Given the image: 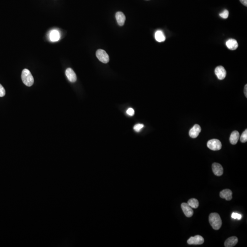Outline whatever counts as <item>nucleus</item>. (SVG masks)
<instances>
[{"instance_id": "7ed1b4c3", "label": "nucleus", "mask_w": 247, "mask_h": 247, "mask_svg": "<svg viewBox=\"0 0 247 247\" xmlns=\"http://www.w3.org/2000/svg\"><path fill=\"white\" fill-rule=\"evenodd\" d=\"M207 146L209 149L213 151H218L222 147L221 143L217 139H211L207 143Z\"/></svg>"}, {"instance_id": "393cba45", "label": "nucleus", "mask_w": 247, "mask_h": 247, "mask_svg": "<svg viewBox=\"0 0 247 247\" xmlns=\"http://www.w3.org/2000/svg\"><path fill=\"white\" fill-rule=\"evenodd\" d=\"M240 2L245 6H247V0H240Z\"/></svg>"}, {"instance_id": "5701e85b", "label": "nucleus", "mask_w": 247, "mask_h": 247, "mask_svg": "<svg viewBox=\"0 0 247 247\" xmlns=\"http://www.w3.org/2000/svg\"><path fill=\"white\" fill-rule=\"evenodd\" d=\"M6 94V91L3 87L0 84V97H4Z\"/></svg>"}, {"instance_id": "6e6552de", "label": "nucleus", "mask_w": 247, "mask_h": 247, "mask_svg": "<svg viewBox=\"0 0 247 247\" xmlns=\"http://www.w3.org/2000/svg\"><path fill=\"white\" fill-rule=\"evenodd\" d=\"M212 169L213 173L217 176L222 175L223 173V168L222 166L219 163H213L212 165Z\"/></svg>"}, {"instance_id": "a878e982", "label": "nucleus", "mask_w": 247, "mask_h": 247, "mask_svg": "<svg viewBox=\"0 0 247 247\" xmlns=\"http://www.w3.org/2000/svg\"><path fill=\"white\" fill-rule=\"evenodd\" d=\"M247 85L246 84L245 85V87H244V94H245V97L246 98H247Z\"/></svg>"}, {"instance_id": "9d476101", "label": "nucleus", "mask_w": 247, "mask_h": 247, "mask_svg": "<svg viewBox=\"0 0 247 247\" xmlns=\"http://www.w3.org/2000/svg\"><path fill=\"white\" fill-rule=\"evenodd\" d=\"M66 75L67 78L71 82H75L77 81V76L74 71L70 68H68L66 71Z\"/></svg>"}, {"instance_id": "6ab92c4d", "label": "nucleus", "mask_w": 247, "mask_h": 247, "mask_svg": "<svg viewBox=\"0 0 247 247\" xmlns=\"http://www.w3.org/2000/svg\"><path fill=\"white\" fill-rule=\"evenodd\" d=\"M240 141L241 142L243 143H245L247 142V130L246 129L242 134L241 135V137H240Z\"/></svg>"}, {"instance_id": "f03ea898", "label": "nucleus", "mask_w": 247, "mask_h": 247, "mask_svg": "<svg viewBox=\"0 0 247 247\" xmlns=\"http://www.w3.org/2000/svg\"><path fill=\"white\" fill-rule=\"evenodd\" d=\"M21 77L23 82L27 86L30 87L33 85L34 79L28 69H25L23 71Z\"/></svg>"}, {"instance_id": "aec40b11", "label": "nucleus", "mask_w": 247, "mask_h": 247, "mask_svg": "<svg viewBox=\"0 0 247 247\" xmlns=\"http://www.w3.org/2000/svg\"><path fill=\"white\" fill-rule=\"evenodd\" d=\"M219 15H220V17H222V18H224V19H227V18H228V15H229V12H228V10H224L222 12H221V13L219 14Z\"/></svg>"}, {"instance_id": "39448f33", "label": "nucleus", "mask_w": 247, "mask_h": 247, "mask_svg": "<svg viewBox=\"0 0 247 247\" xmlns=\"http://www.w3.org/2000/svg\"><path fill=\"white\" fill-rule=\"evenodd\" d=\"M204 242V238L200 235H196L195 237H191L187 241L188 243L190 245H200L203 244Z\"/></svg>"}, {"instance_id": "2eb2a0df", "label": "nucleus", "mask_w": 247, "mask_h": 247, "mask_svg": "<svg viewBox=\"0 0 247 247\" xmlns=\"http://www.w3.org/2000/svg\"><path fill=\"white\" fill-rule=\"evenodd\" d=\"M49 38L52 42H56L60 39V34L57 30H53L50 32Z\"/></svg>"}, {"instance_id": "0eeeda50", "label": "nucleus", "mask_w": 247, "mask_h": 247, "mask_svg": "<svg viewBox=\"0 0 247 247\" xmlns=\"http://www.w3.org/2000/svg\"><path fill=\"white\" fill-rule=\"evenodd\" d=\"M181 208L185 216L187 217H191L193 215L194 211L192 208L187 203H182L181 204Z\"/></svg>"}, {"instance_id": "423d86ee", "label": "nucleus", "mask_w": 247, "mask_h": 247, "mask_svg": "<svg viewBox=\"0 0 247 247\" xmlns=\"http://www.w3.org/2000/svg\"><path fill=\"white\" fill-rule=\"evenodd\" d=\"M215 73L219 80H223L226 77V71L222 66L216 67L215 70Z\"/></svg>"}, {"instance_id": "f8f14e48", "label": "nucleus", "mask_w": 247, "mask_h": 247, "mask_svg": "<svg viewBox=\"0 0 247 247\" xmlns=\"http://www.w3.org/2000/svg\"><path fill=\"white\" fill-rule=\"evenodd\" d=\"M238 242V238L236 237H231L225 241L224 245L226 247H234Z\"/></svg>"}, {"instance_id": "dca6fc26", "label": "nucleus", "mask_w": 247, "mask_h": 247, "mask_svg": "<svg viewBox=\"0 0 247 247\" xmlns=\"http://www.w3.org/2000/svg\"><path fill=\"white\" fill-rule=\"evenodd\" d=\"M239 133L237 130H234L231 134L230 137V143L232 145H235L237 143L239 138Z\"/></svg>"}, {"instance_id": "b1692460", "label": "nucleus", "mask_w": 247, "mask_h": 247, "mask_svg": "<svg viewBox=\"0 0 247 247\" xmlns=\"http://www.w3.org/2000/svg\"><path fill=\"white\" fill-rule=\"evenodd\" d=\"M126 113L130 116H132L135 114V111L133 109L130 108H129L127 109V111H126Z\"/></svg>"}, {"instance_id": "a211bd4d", "label": "nucleus", "mask_w": 247, "mask_h": 247, "mask_svg": "<svg viewBox=\"0 0 247 247\" xmlns=\"http://www.w3.org/2000/svg\"><path fill=\"white\" fill-rule=\"evenodd\" d=\"M187 204H188L193 209H196V208H198L199 205V201L197 199H195V198H192V199L189 200L187 202Z\"/></svg>"}, {"instance_id": "ddd939ff", "label": "nucleus", "mask_w": 247, "mask_h": 247, "mask_svg": "<svg viewBox=\"0 0 247 247\" xmlns=\"http://www.w3.org/2000/svg\"><path fill=\"white\" fill-rule=\"evenodd\" d=\"M115 17H116L117 23L119 26H122L124 25L126 18H125V15L123 12H116Z\"/></svg>"}, {"instance_id": "412c9836", "label": "nucleus", "mask_w": 247, "mask_h": 247, "mask_svg": "<svg viewBox=\"0 0 247 247\" xmlns=\"http://www.w3.org/2000/svg\"><path fill=\"white\" fill-rule=\"evenodd\" d=\"M143 127H144V125L142 124H138L134 126V130L136 132H140Z\"/></svg>"}, {"instance_id": "20e7f679", "label": "nucleus", "mask_w": 247, "mask_h": 247, "mask_svg": "<svg viewBox=\"0 0 247 247\" xmlns=\"http://www.w3.org/2000/svg\"><path fill=\"white\" fill-rule=\"evenodd\" d=\"M96 55L98 59L103 63H107L109 62V56L103 50H98L96 51Z\"/></svg>"}, {"instance_id": "9b49d317", "label": "nucleus", "mask_w": 247, "mask_h": 247, "mask_svg": "<svg viewBox=\"0 0 247 247\" xmlns=\"http://www.w3.org/2000/svg\"><path fill=\"white\" fill-rule=\"evenodd\" d=\"M232 193L231 190L229 189L222 190L220 193V196L222 199H225L227 200H230L232 199Z\"/></svg>"}, {"instance_id": "f3484780", "label": "nucleus", "mask_w": 247, "mask_h": 247, "mask_svg": "<svg viewBox=\"0 0 247 247\" xmlns=\"http://www.w3.org/2000/svg\"><path fill=\"white\" fill-rule=\"evenodd\" d=\"M155 37L156 40L158 42H163L166 39L164 34L161 30H158L155 33Z\"/></svg>"}, {"instance_id": "4468645a", "label": "nucleus", "mask_w": 247, "mask_h": 247, "mask_svg": "<svg viewBox=\"0 0 247 247\" xmlns=\"http://www.w3.org/2000/svg\"><path fill=\"white\" fill-rule=\"evenodd\" d=\"M227 47L231 50H234L237 49L238 46L237 40L232 39H228L226 42Z\"/></svg>"}, {"instance_id": "f257e3e1", "label": "nucleus", "mask_w": 247, "mask_h": 247, "mask_svg": "<svg viewBox=\"0 0 247 247\" xmlns=\"http://www.w3.org/2000/svg\"><path fill=\"white\" fill-rule=\"evenodd\" d=\"M209 221L211 226L215 230H219L221 227L222 221L218 213H211L209 216Z\"/></svg>"}, {"instance_id": "4be33fe9", "label": "nucleus", "mask_w": 247, "mask_h": 247, "mask_svg": "<svg viewBox=\"0 0 247 247\" xmlns=\"http://www.w3.org/2000/svg\"><path fill=\"white\" fill-rule=\"evenodd\" d=\"M232 218H233V219H238V220H241L242 218V216L241 215V214H238V213H235V212H233L231 216Z\"/></svg>"}, {"instance_id": "1a4fd4ad", "label": "nucleus", "mask_w": 247, "mask_h": 247, "mask_svg": "<svg viewBox=\"0 0 247 247\" xmlns=\"http://www.w3.org/2000/svg\"><path fill=\"white\" fill-rule=\"evenodd\" d=\"M201 131V129L200 126L198 125L195 124L189 130V136L192 138H196L198 137Z\"/></svg>"}]
</instances>
